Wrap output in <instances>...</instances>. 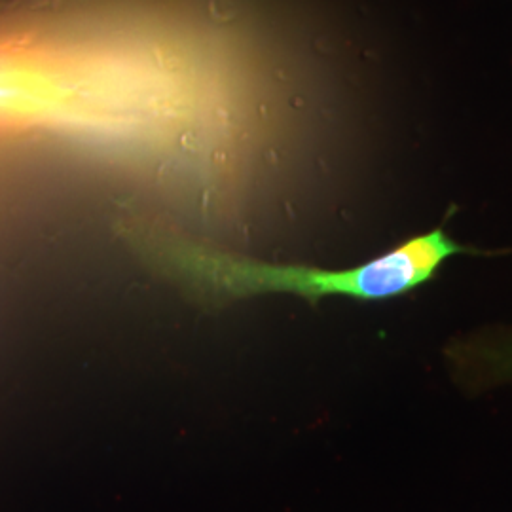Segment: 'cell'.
<instances>
[{"mask_svg": "<svg viewBox=\"0 0 512 512\" xmlns=\"http://www.w3.org/2000/svg\"><path fill=\"white\" fill-rule=\"evenodd\" d=\"M461 251L458 243L439 228L348 270L266 264L205 251L181 241L167 243L160 249V255L165 266L184 281L226 298L287 293L310 302L327 296L378 302L416 291L439 272L450 256Z\"/></svg>", "mask_w": 512, "mask_h": 512, "instance_id": "cell-1", "label": "cell"}, {"mask_svg": "<svg viewBox=\"0 0 512 512\" xmlns=\"http://www.w3.org/2000/svg\"><path fill=\"white\" fill-rule=\"evenodd\" d=\"M495 365H497L499 372H501L503 376H509V378H512V346H509L507 349H503V351L497 355Z\"/></svg>", "mask_w": 512, "mask_h": 512, "instance_id": "cell-2", "label": "cell"}]
</instances>
